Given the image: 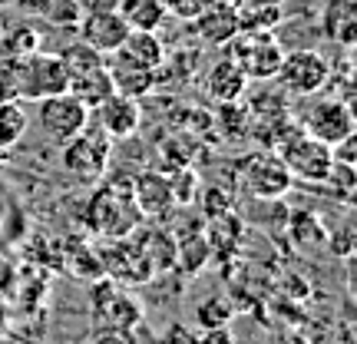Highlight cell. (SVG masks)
Returning a JSON list of instances; mask_svg holds the SVG:
<instances>
[{
    "label": "cell",
    "mask_w": 357,
    "mask_h": 344,
    "mask_svg": "<svg viewBox=\"0 0 357 344\" xmlns=\"http://www.w3.org/2000/svg\"><path fill=\"white\" fill-rule=\"evenodd\" d=\"M86 222L100 239H126L139 229L142 212L132 195V179H109L93 192L86 202Z\"/></svg>",
    "instance_id": "1"
},
{
    "label": "cell",
    "mask_w": 357,
    "mask_h": 344,
    "mask_svg": "<svg viewBox=\"0 0 357 344\" xmlns=\"http://www.w3.org/2000/svg\"><path fill=\"white\" fill-rule=\"evenodd\" d=\"M268 149L284 163L291 179H301V182H311V186H321L334 166L331 146L314 140V136H307L305 129L298 126V119H288L278 129V136L271 140Z\"/></svg>",
    "instance_id": "2"
},
{
    "label": "cell",
    "mask_w": 357,
    "mask_h": 344,
    "mask_svg": "<svg viewBox=\"0 0 357 344\" xmlns=\"http://www.w3.org/2000/svg\"><path fill=\"white\" fill-rule=\"evenodd\" d=\"M63 149V169L70 176L83 182V186H96L106 169H109V156H113V140L102 133L96 123H86L70 142L60 146Z\"/></svg>",
    "instance_id": "3"
},
{
    "label": "cell",
    "mask_w": 357,
    "mask_h": 344,
    "mask_svg": "<svg viewBox=\"0 0 357 344\" xmlns=\"http://www.w3.org/2000/svg\"><path fill=\"white\" fill-rule=\"evenodd\" d=\"M278 87L288 93V96H318L321 89L331 83V63H328V57L318 50H311V47H301V50H291L281 57V66L278 73Z\"/></svg>",
    "instance_id": "4"
},
{
    "label": "cell",
    "mask_w": 357,
    "mask_h": 344,
    "mask_svg": "<svg viewBox=\"0 0 357 344\" xmlns=\"http://www.w3.org/2000/svg\"><path fill=\"white\" fill-rule=\"evenodd\" d=\"M70 77H66V66L60 63L56 53H30L17 60V100H30L40 103L47 96L66 93Z\"/></svg>",
    "instance_id": "5"
},
{
    "label": "cell",
    "mask_w": 357,
    "mask_h": 344,
    "mask_svg": "<svg viewBox=\"0 0 357 344\" xmlns=\"http://www.w3.org/2000/svg\"><path fill=\"white\" fill-rule=\"evenodd\" d=\"M298 126L305 129L307 136L328 142V146H337L344 142L347 136H354V110L351 103L341 100V96H324V100H311L307 110L298 116Z\"/></svg>",
    "instance_id": "6"
},
{
    "label": "cell",
    "mask_w": 357,
    "mask_h": 344,
    "mask_svg": "<svg viewBox=\"0 0 357 344\" xmlns=\"http://www.w3.org/2000/svg\"><path fill=\"white\" fill-rule=\"evenodd\" d=\"M37 116H40V129L43 136L53 142V146H63L77 136L79 129L89 123V106L79 103L70 89L66 93H56V96H47V100L37 103Z\"/></svg>",
    "instance_id": "7"
},
{
    "label": "cell",
    "mask_w": 357,
    "mask_h": 344,
    "mask_svg": "<svg viewBox=\"0 0 357 344\" xmlns=\"http://www.w3.org/2000/svg\"><path fill=\"white\" fill-rule=\"evenodd\" d=\"M229 47H231V60L242 66V73L248 80H275L281 57H284L281 43L271 33H248V30H242Z\"/></svg>",
    "instance_id": "8"
},
{
    "label": "cell",
    "mask_w": 357,
    "mask_h": 344,
    "mask_svg": "<svg viewBox=\"0 0 357 344\" xmlns=\"http://www.w3.org/2000/svg\"><path fill=\"white\" fill-rule=\"evenodd\" d=\"M238 179H242L245 189L252 192V199H281L294 182L291 172L284 169V163L271 149H258L255 156H248L238 166Z\"/></svg>",
    "instance_id": "9"
},
{
    "label": "cell",
    "mask_w": 357,
    "mask_h": 344,
    "mask_svg": "<svg viewBox=\"0 0 357 344\" xmlns=\"http://www.w3.org/2000/svg\"><path fill=\"white\" fill-rule=\"evenodd\" d=\"M102 248H100V265H102V275L109 278H119V285H142L155 275L149 258L139 252V245L132 239H102Z\"/></svg>",
    "instance_id": "10"
},
{
    "label": "cell",
    "mask_w": 357,
    "mask_h": 344,
    "mask_svg": "<svg viewBox=\"0 0 357 344\" xmlns=\"http://www.w3.org/2000/svg\"><path fill=\"white\" fill-rule=\"evenodd\" d=\"M77 33H79V43H86V47H93L96 53L109 57V53H116L119 43L126 40L129 27H126V20L119 17L116 7H102V10H89L79 17Z\"/></svg>",
    "instance_id": "11"
},
{
    "label": "cell",
    "mask_w": 357,
    "mask_h": 344,
    "mask_svg": "<svg viewBox=\"0 0 357 344\" xmlns=\"http://www.w3.org/2000/svg\"><path fill=\"white\" fill-rule=\"evenodd\" d=\"M93 311L109 324V331H132L142 318L139 301L129 292L116 288L113 281H106V278H102L100 285H96V292H93Z\"/></svg>",
    "instance_id": "12"
},
{
    "label": "cell",
    "mask_w": 357,
    "mask_h": 344,
    "mask_svg": "<svg viewBox=\"0 0 357 344\" xmlns=\"http://www.w3.org/2000/svg\"><path fill=\"white\" fill-rule=\"evenodd\" d=\"M96 110V126L109 136V140H129L136 136L142 126V110H139V100L132 96H123V93H109Z\"/></svg>",
    "instance_id": "13"
},
{
    "label": "cell",
    "mask_w": 357,
    "mask_h": 344,
    "mask_svg": "<svg viewBox=\"0 0 357 344\" xmlns=\"http://www.w3.org/2000/svg\"><path fill=\"white\" fill-rule=\"evenodd\" d=\"M132 195L142 212V222H166L176 209V195H172V182L166 172H142L132 179Z\"/></svg>",
    "instance_id": "14"
},
{
    "label": "cell",
    "mask_w": 357,
    "mask_h": 344,
    "mask_svg": "<svg viewBox=\"0 0 357 344\" xmlns=\"http://www.w3.org/2000/svg\"><path fill=\"white\" fill-rule=\"evenodd\" d=\"M202 93L208 100L222 106V103H242L248 93V77L242 73V66L235 63L231 57H222L212 63V70L202 80Z\"/></svg>",
    "instance_id": "15"
},
{
    "label": "cell",
    "mask_w": 357,
    "mask_h": 344,
    "mask_svg": "<svg viewBox=\"0 0 357 344\" xmlns=\"http://www.w3.org/2000/svg\"><path fill=\"white\" fill-rule=\"evenodd\" d=\"M199 37L208 47H229L231 40L242 33V17H238V3H208L195 20Z\"/></svg>",
    "instance_id": "16"
},
{
    "label": "cell",
    "mask_w": 357,
    "mask_h": 344,
    "mask_svg": "<svg viewBox=\"0 0 357 344\" xmlns=\"http://www.w3.org/2000/svg\"><path fill=\"white\" fill-rule=\"evenodd\" d=\"M109 57L119 60V63L159 73V66L166 63V47H162V40L155 37V33H149V30H129L126 40L119 43V50L109 53Z\"/></svg>",
    "instance_id": "17"
},
{
    "label": "cell",
    "mask_w": 357,
    "mask_h": 344,
    "mask_svg": "<svg viewBox=\"0 0 357 344\" xmlns=\"http://www.w3.org/2000/svg\"><path fill=\"white\" fill-rule=\"evenodd\" d=\"M321 27L328 40L351 50L357 37V0H328L321 10Z\"/></svg>",
    "instance_id": "18"
},
{
    "label": "cell",
    "mask_w": 357,
    "mask_h": 344,
    "mask_svg": "<svg viewBox=\"0 0 357 344\" xmlns=\"http://www.w3.org/2000/svg\"><path fill=\"white\" fill-rule=\"evenodd\" d=\"M129 239L139 245L142 255L149 258L153 271H162V268L176 265V239H169V232L162 229V222H149V225L142 222Z\"/></svg>",
    "instance_id": "19"
},
{
    "label": "cell",
    "mask_w": 357,
    "mask_h": 344,
    "mask_svg": "<svg viewBox=\"0 0 357 344\" xmlns=\"http://www.w3.org/2000/svg\"><path fill=\"white\" fill-rule=\"evenodd\" d=\"M116 10L126 20L129 30H149V33H155L169 17L166 7H162V0H119Z\"/></svg>",
    "instance_id": "20"
},
{
    "label": "cell",
    "mask_w": 357,
    "mask_h": 344,
    "mask_svg": "<svg viewBox=\"0 0 357 344\" xmlns=\"http://www.w3.org/2000/svg\"><path fill=\"white\" fill-rule=\"evenodd\" d=\"M70 93L77 96L79 103H86L89 106V113H93V106H100L109 93H116L113 89V80H109V66L102 63L96 66V70H89V73H79V77L70 80Z\"/></svg>",
    "instance_id": "21"
},
{
    "label": "cell",
    "mask_w": 357,
    "mask_h": 344,
    "mask_svg": "<svg viewBox=\"0 0 357 344\" xmlns=\"http://www.w3.org/2000/svg\"><path fill=\"white\" fill-rule=\"evenodd\" d=\"M106 66H109V80H113V89L123 93V96H132L139 100L142 93H149L155 87V73L149 70H139V66H129V63H119L113 57H106Z\"/></svg>",
    "instance_id": "22"
},
{
    "label": "cell",
    "mask_w": 357,
    "mask_h": 344,
    "mask_svg": "<svg viewBox=\"0 0 357 344\" xmlns=\"http://www.w3.org/2000/svg\"><path fill=\"white\" fill-rule=\"evenodd\" d=\"M26 123L30 119H26L20 100H0V153L10 149L13 142L24 140Z\"/></svg>",
    "instance_id": "23"
},
{
    "label": "cell",
    "mask_w": 357,
    "mask_h": 344,
    "mask_svg": "<svg viewBox=\"0 0 357 344\" xmlns=\"http://www.w3.org/2000/svg\"><path fill=\"white\" fill-rule=\"evenodd\" d=\"M60 57V63L66 66V77L73 80L79 77V73H89V70H96V66L106 63V57L102 53H96L93 47H86V43H70V47H63V50L56 53Z\"/></svg>",
    "instance_id": "24"
},
{
    "label": "cell",
    "mask_w": 357,
    "mask_h": 344,
    "mask_svg": "<svg viewBox=\"0 0 357 344\" xmlns=\"http://www.w3.org/2000/svg\"><path fill=\"white\" fill-rule=\"evenodd\" d=\"M231 315H235V308L225 301V294H208L195 308V321H199L202 331H208V328H229Z\"/></svg>",
    "instance_id": "25"
},
{
    "label": "cell",
    "mask_w": 357,
    "mask_h": 344,
    "mask_svg": "<svg viewBox=\"0 0 357 344\" xmlns=\"http://www.w3.org/2000/svg\"><path fill=\"white\" fill-rule=\"evenodd\" d=\"M162 7H166V13L178 17V20H195L208 7V0H162Z\"/></svg>",
    "instance_id": "26"
},
{
    "label": "cell",
    "mask_w": 357,
    "mask_h": 344,
    "mask_svg": "<svg viewBox=\"0 0 357 344\" xmlns=\"http://www.w3.org/2000/svg\"><path fill=\"white\" fill-rule=\"evenodd\" d=\"M195 344H235V334L229 328H208L202 338H195Z\"/></svg>",
    "instance_id": "27"
},
{
    "label": "cell",
    "mask_w": 357,
    "mask_h": 344,
    "mask_svg": "<svg viewBox=\"0 0 357 344\" xmlns=\"http://www.w3.org/2000/svg\"><path fill=\"white\" fill-rule=\"evenodd\" d=\"M334 239H341V245H331V252L334 255H341V258H351V229H337L334 232Z\"/></svg>",
    "instance_id": "28"
},
{
    "label": "cell",
    "mask_w": 357,
    "mask_h": 344,
    "mask_svg": "<svg viewBox=\"0 0 357 344\" xmlns=\"http://www.w3.org/2000/svg\"><path fill=\"white\" fill-rule=\"evenodd\" d=\"M17 7L26 13H50L53 10V0H17Z\"/></svg>",
    "instance_id": "29"
},
{
    "label": "cell",
    "mask_w": 357,
    "mask_h": 344,
    "mask_svg": "<svg viewBox=\"0 0 357 344\" xmlns=\"http://www.w3.org/2000/svg\"><path fill=\"white\" fill-rule=\"evenodd\" d=\"M93 344H132L126 338V331H106V334H100Z\"/></svg>",
    "instance_id": "30"
}]
</instances>
